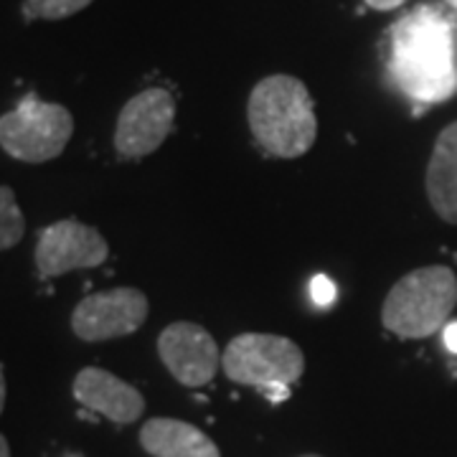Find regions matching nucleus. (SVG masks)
<instances>
[{
    "instance_id": "nucleus-1",
    "label": "nucleus",
    "mask_w": 457,
    "mask_h": 457,
    "mask_svg": "<svg viewBox=\"0 0 457 457\" xmlns=\"http://www.w3.org/2000/svg\"><path fill=\"white\" fill-rule=\"evenodd\" d=\"M389 77L420 104H440L457 92L455 29L437 5H417L389 29Z\"/></svg>"
},
{
    "instance_id": "nucleus-2",
    "label": "nucleus",
    "mask_w": 457,
    "mask_h": 457,
    "mask_svg": "<svg viewBox=\"0 0 457 457\" xmlns=\"http://www.w3.org/2000/svg\"><path fill=\"white\" fill-rule=\"evenodd\" d=\"M246 120L257 145L270 158L295 161L318 137L312 95L290 74H272L257 82L246 102Z\"/></svg>"
},
{
    "instance_id": "nucleus-3",
    "label": "nucleus",
    "mask_w": 457,
    "mask_h": 457,
    "mask_svg": "<svg viewBox=\"0 0 457 457\" xmlns=\"http://www.w3.org/2000/svg\"><path fill=\"white\" fill-rule=\"evenodd\" d=\"M455 303V272L445 264L420 267L389 290L381 308V323L399 338H429L450 320Z\"/></svg>"
},
{
    "instance_id": "nucleus-4",
    "label": "nucleus",
    "mask_w": 457,
    "mask_h": 457,
    "mask_svg": "<svg viewBox=\"0 0 457 457\" xmlns=\"http://www.w3.org/2000/svg\"><path fill=\"white\" fill-rule=\"evenodd\" d=\"M221 369L234 384L262 392L272 404L290 396L295 384L305 371V356L300 345L275 333H242L227 343Z\"/></svg>"
},
{
    "instance_id": "nucleus-5",
    "label": "nucleus",
    "mask_w": 457,
    "mask_h": 457,
    "mask_svg": "<svg viewBox=\"0 0 457 457\" xmlns=\"http://www.w3.org/2000/svg\"><path fill=\"white\" fill-rule=\"evenodd\" d=\"M74 135V117L64 104L29 95L16 110L0 117V147L21 163H49Z\"/></svg>"
},
{
    "instance_id": "nucleus-6",
    "label": "nucleus",
    "mask_w": 457,
    "mask_h": 457,
    "mask_svg": "<svg viewBox=\"0 0 457 457\" xmlns=\"http://www.w3.org/2000/svg\"><path fill=\"white\" fill-rule=\"evenodd\" d=\"M176 122V99L163 87H150L120 110L117 128H114V150L137 161L155 153L163 145L165 137Z\"/></svg>"
},
{
    "instance_id": "nucleus-7",
    "label": "nucleus",
    "mask_w": 457,
    "mask_h": 457,
    "mask_svg": "<svg viewBox=\"0 0 457 457\" xmlns=\"http://www.w3.org/2000/svg\"><path fill=\"white\" fill-rule=\"evenodd\" d=\"M150 303L135 287H114L84 297L71 312V330L84 343H102L130 336L147 320Z\"/></svg>"
},
{
    "instance_id": "nucleus-8",
    "label": "nucleus",
    "mask_w": 457,
    "mask_h": 457,
    "mask_svg": "<svg viewBox=\"0 0 457 457\" xmlns=\"http://www.w3.org/2000/svg\"><path fill=\"white\" fill-rule=\"evenodd\" d=\"M110 246L97 228L77 219H62L41 228L36 242V270L44 279L62 278L74 270L104 264Z\"/></svg>"
},
{
    "instance_id": "nucleus-9",
    "label": "nucleus",
    "mask_w": 457,
    "mask_h": 457,
    "mask_svg": "<svg viewBox=\"0 0 457 457\" xmlns=\"http://www.w3.org/2000/svg\"><path fill=\"white\" fill-rule=\"evenodd\" d=\"M158 356L183 386H206L221 369V353L213 336L198 323L179 320L158 336Z\"/></svg>"
},
{
    "instance_id": "nucleus-10",
    "label": "nucleus",
    "mask_w": 457,
    "mask_h": 457,
    "mask_svg": "<svg viewBox=\"0 0 457 457\" xmlns=\"http://www.w3.org/2000/svg\"><path fill=\"white\" fill-rule=\"evenodd\" d=\"M74 399L84 409L102 414L114 425H132L143 417L145 411V399L128 381L117 378L104 369L87 366L74 378Z\"/></svg>"
},
{
    "instance_id": "nucleus-11",
    "label": "nucleus",
    "mask_w": 457,
    "mask_h": 457,
    "mask_svg": "<svg viewBox=\"0 0 457 457\" xmlns=\"http://www.w3.org/2000/svg\"><path fill=\"white\" fill-rule=\"evenodd\" d=\"M140 445L153 457H221L216 442L191 422L153 417L140 429Z\"/></svg>"
},
{
    "instance_id": "nucleus-12",
    "label": "nucleus",
    "mask_w": 457,
    "mask_h": 457,
    "mask_svg": "<svg viewBox=\"0 0 457 457\" xmlns=\"http://www.w3.org/2000/svg\"><path fill=\"white\" fill-rule=\"evenodd\" d=\"M425 188L435 213L457 227V120L435 140L427 163Z\"/></svg>"
},
{
    "instance_id": "nucleus-13",
    "label": "nucleus",
    "mask_w": 457,
    "mask_h": 457,
    "mask_svg": "<svg viewBox=\"0 0 457 457\" xmlns=\"http://www.w3.org/2000/svg\"><path fill=\"white\" fill-rule=\"evenodd\" d=\"M26 219L18 206L16 194L8 186H0V252L13 249L23 239Z\"/></svg>"
},
{
    "instance_id": "nucleus-14",
    "label": "nucleus",
    "mask_w": 457,
    "mask_h": 457,
    "mask_svg": "<svg viewBox=\"0 0 457 457\" xmlns=\"http://www.w3.org/2000/svg\"><path fill=\"white\" fill-rule=\"evenodd\" d=\"M95 0H26L23 13L29 21H62V18L82 13L87 5H92Z\"/></svg>"
},
{
    "instance_id": "nucleus-15",
    "label": "nucleus",
    "mask_w": 457,
    "mask_h": 457,
    "mask_svg": "<svg viewBox=\"0 0 457 457\" xmlns=\"http://www.w3.org/2000/svg\"><path fill=\"white\" fill-rule=\"evenodd\" d=\"M311 295L318 305H330L336 300V287H333V282L326 275H315L311 285Z\"/></svg>"
},
{
    "instance_id": "nucleus-16",
    "label": "nucleus",
    "mask_w": 457,
    "mask_h": 457,
    "mask_svg": "<svg viewBox=\"0 0 457 457\" xmlns=\"http://www.w3.org/2000/svg\"><path fill=\"white\" fill-rule=\"evenodd\" d=\"M442 336H445V345H447V351H450V353H457V320L455 323H447Z\"/></svg>"
},
{
    "instance_id": "nucleus-17",
    "label": "nucleus",
    "mask_w": 457,
    "mask_h": 457,
    "mask_svg": "<svg viewBox=\"0 0 457 457\" xmlns=\"http://www.w3.org/2000/svg\"><path fill=\"white\" fill-rule=\"evenodd\" d=\"M363 3L374 11H394V8L404 5L407 0H363Z\"/></svg>"
},
{
    "instance_id": "nucleus-18",
    "label": "nucleus",
    "mask_w": 457,
    "mask_h": 457,
    "mask_svg": "<svg viewBox=\"0 0 457 457\" xmlns=\"http://www.w3.org/2000/svg\"><path fill=\"white\" fill-rule=\"evenodd\" d=\"M5 407V376H3V366H0V414Z\"/></svg>"
},
{
    "instance_id": "nucleus-19",
    "label": "nucleus",
    "mask_w": 457,
    "mask_h": 457,
    "mask_svg": "<svg viewBox=\"0 0 457 457\" xmlns=\"http://www.w3.org/2000/svg\"><path fill=\"white\" fill-rule=\"evenodd\" d=\"M0 457H11V447H8V440L0 435Z\"/></svg>"
},
{
    "instance_id": "nucleus-20",
    "label": "nucleus",
    "mask_w": 457,
    "mask_h": 457,
    "mask_svg": "<svg viewBox=\"0 0 457 457\" xmlns=\"http://www.w3.org/2000/svg\"><path fill=\"white\" fill-rule=\"evenodd\" d=\"M445 3H450L453 8H457V0H445Z\"/></svg>"
},
{
    "instance_id": "nucleus-21",
    "label": "nucleus",
    "mask_w": 457,
    "mask_h": 457,
    "mask_svg": "<svg viewBox=\"0 0 457 457\" xmlns=\"http://www.w3.org/2000/svg\"><path fill=\"white\" fill-rule=\"evenodd\" d=\"M300 457H320V455H300Z\"/></svg>"
},
{
    "instance_id": "nucleus-22",
    "label": "nucleus",
    "mask_w": 457,
    "mask_h": 457,
    "mask_svg": "<svg viewBox=\"0 0 457 457\" xmlns=\"http://www.w3.org/2000/svg\"><path fill=\"white\" fill-rule=\"evenodd\" d=\"M69 457H79V455H69Z\"/></svg>"
}]
</instances>
